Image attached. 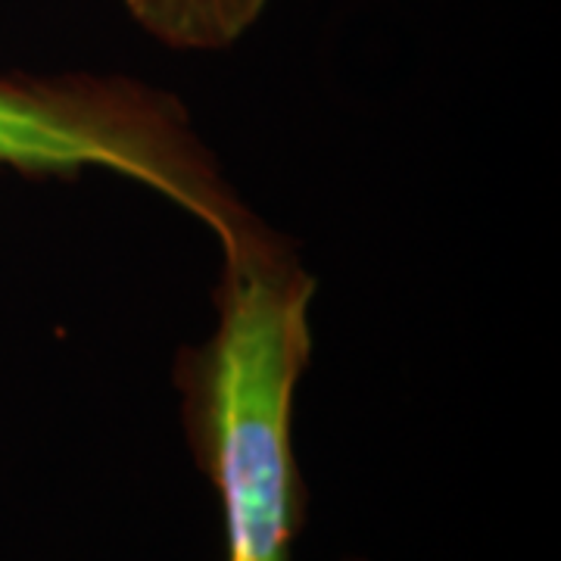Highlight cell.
Listing matches in <instances>:
<instances>
[{"label": "cell", "instance_id": "1", "mask_svg": "<svg viewBox=\"0 0 561 561\" xmlns=\"http://www.w3.org/2000/svg\"><path fill=\"white\" fill-rule=\"evenodd\" d=\"M221 253L219 324L179 362L184 431L219 496L225 561H290L306 524L294 400L316 284L260 221Z\"/></svg>", "mask_w": 561, "mask_h": 561}, {"label": "cell", "instance_id": "2", "mask_svg": "<svg viewBox=\"0 0 561 561\" xmlns=\"http://www.w3.org/2000/svg\"><path fill=\"white\" fill-rule=\"evenodd\" d=\"M0 165L32 175L119 172L201 219L219 243L253 221L184 110L138 81L0 79Z\"/></svg>", "mask_w": 561, "mask_h": 561}, {"label": "cell", "instance_id": "3", "mask_svg": "<svg viewBox=\"0 0 561 561\" xmlns=\"http://www.w3.org/2000/svg\"><path fill=\"white\" fill-rule=\"evenodd\" d=\"M268 0H125L144 32L179 50H221L260 20Z\"/></svg>", "mask_w": 561, "mask_h": 561}]
</instances>
